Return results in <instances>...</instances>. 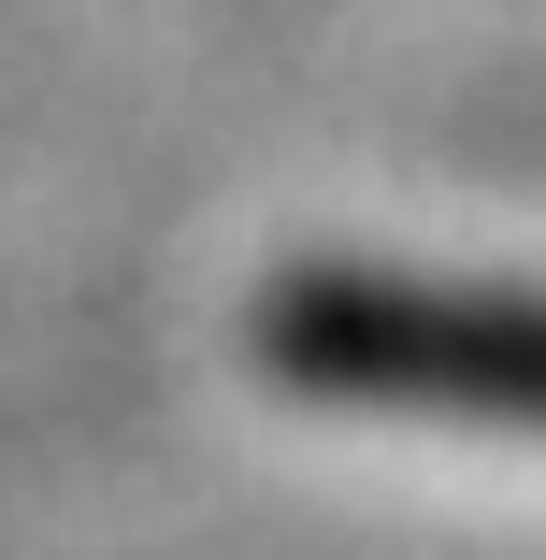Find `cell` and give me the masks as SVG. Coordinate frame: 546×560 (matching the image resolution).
Instances as JSON below:
<instances>
[{"label":"cell","mask_w":546,"mask_h":560,"mask_svg":"<svg viewBox=\"0 0 546 560\" xmlns=\"http://www.w3.org/2000/svg\"><path fill=\"white\" fill-rule=\"evenodd\" d=\"M259 360L360 417H446L546 445V302L532 288H431V273H288L259 302Z\"/></svg>","instance_id":"cell-1"}]
</instances>
